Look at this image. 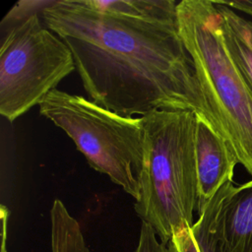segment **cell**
<instances>
[{"instance_id":"6da1fadb","label":"cell","mask_w":252,"mask_h":252,"mask_svg":"<svg viewBox=\"0 0 252 252\" xmlns=\"http://www.w3.org/2000/svg\"><path fill=\"white\" fill-rule=\"evenodd\" d=\"M41 19L70 48L89 99L129 117L189 110L220 135L177 18L129 17L97 10L87 0H56Z\"/></svg>"},{"instance_id":"7a4b0ae2","label":"cell","mask_w":252,"mask_h":252,"mask_svg":"<svg viewBox=\"0 0 252 252\" xmlns=\"http://www.w3.org/2000/svg\"><path fill=\"white\" fill-rule=\"evenodd\" d=\"M197 120L189 110H155L142 116L144 154L134 209L165 245L194 224L198 208Z\"/></svg>"},{"instance_id":"3957f363","label":"cell","mask_w":252,"mask_h":252,"mask_svg":"<svg viewBox=\"0 0 252 252\" xmlns=\"http://www.w3.org/2000/svg\"><path fill=\"white\" fill-rule=\"evenodd\" d=\"M178 30L220 135L252 175V92L225 45L211 0L177 4Z\"/></svg>"},{"instance_id":"277c9868","label":"cell","mask_w":252,"mask_h":252,"mask_svg":"<svg viewBox=\"0 0 252 252\" xmlns=\"http://www.w3.org/2000/svg\"><path fill=\"white\" fill-rule=\"evenodd\" d=\"M39 112L71 138L93 169L138 199L137 177L144 154L142 117L120 115L59 89L42 99Z\"/></svg>"},{"instance_id":"5b68a950","label":"cell","mask_w":252,"mask_h":252,"mask_svg":"<svg viewBox=\"0 0 252 252\" xmlns=\"http://www.w3.org/2000/svg\"><path fill=\"white\" fill-rule=\"evenodd\" d=\"M76 70L67 44L40 15L2 34L0 47V113L9 122L38 104Z\"/></svg>"},{"instance_id":"8992f818","label":"cell","mask_w":252,"mask_h":252,"mask_svg":"<svg viewBox=\"0 0 252 252\" xmlns=\"http://www.w3.org/2000/svg\"><path fill=\"white\" fill-rule=\"evenodd\" d=\"M191 230L200 252H252V180L222 185Z\"/></svg>"},{"instance_id":"52a82bcc","label":"cell","mask_w":252,"mask_h":252,"mask_svg":"<svg viewBox=\"0 0 252 252\" xmlns=\"http://www.w3.org/2000/svg\"><path fill=\"white\" fill-rule=\"evenodd\" d=\"M199 213L228 181L238 163L228 143L206 121L198 119L195 136Z\"/></svg>"},{"instance_id":"ba28073f","label":"cell","mask_w":252,"mask_h":252,"mask_svg":"<svg viewBox=\"0 0 252 252\" xmlns=\"http://www.w3.org/2000/svg\"><path fill=\"white\" fill-rule=\"evenodd\" d=\"M51 252H91L78 220L60 200H54L50 210Z\"/></svg>"},{"instance_id":"9c48e42d","label":"cell","mask_w":252,"mask_h":252,"mask_svg":"<svg viewBox=\"0 0 252 252\" xmlns=\"http://www.w3.org/2000/svg\"><path fill=\"white\" fill-rule=\"evenodd\" d=\"M94 8L147 19H176L177 4L174 0H87Z\"/></svg>"},{"instance_id":"30bf717a","label":"cell","mask_w":252,"mask_h":252,"mask_svg":"<svg viewBox=\"0 0 252 252\" xmlns=\"http://www.w3.org/2000/svg\"><path fill=\"white\" fill-rule=\"evenodd\" d=\"M220 23L227 50L252 92V48L238 32L224 21L221 15Z\"/></svg>"},{"instance_id":"8fae6325","label":"cell","mask_w":252,"mask_h":252,"mask_svg":"<svg viewBox=\"0 0 252 252\" xmlns=\"http://www.w3.org/2000/svg\"><path fill=\"white\" fill-rule=\"evenodd\" d=\"M55 2L56 0H21L17 2L0 23L2 34L33 15L42 16L43 11Z\"/></svg>"},{"instance_id":"7c38bea8","label":"cell","mask_w":252,"mask_h":252,"mask_svg":"<svg viewBox=\"0 0 252 252\" xmlns=\"http://www.w3.org/2000/svg\"><path fill=\"white\" fill-rule=\"evenodd\" d=\"M214 4L217 6L219 13L221 15L224 21L227 24H229L252 48V22L247 21L244 18L238 16L235 12L232 11V9L224 5L217 4L215 2Z\"/></svg>"},{"instance_id":"4fadbf2b","label":"cell","mask_w":252,"mask_h":252,"mask_svg":"<svg viewBox=\"0 0 252 252\" xmlns=\"http://www.w3.org/2000/svg\"><path fill=\"white\" fill-rule=\"evenodd\" d=\"M135 252H166V245L158 242L154 228L142 221L139 242Z\"/></svg>"},{"instance_id":"5bb4252c","label":"cell","mask_w":252,"mask_h":252,"mask_svg":"<svg viewBox=\"0 0 252 252\" xmlns=\"http://www.w3.org/2000/svg\"><path fill=\"white\" fill-rule=\"evenodd\" d=\"M179 252H200L191 227H186L172 237Z\"/></svg>"},{"instance_id":"9a60e30c","label":"cell","mask_w":252,"mask_h":252,"mask_svg":"<svg viewBox=\"0 0 252 252\" xmlns=\"http://www.w3.org/2000/svg\"><path fill=\"white\" fill-rule=\"evenodd\" d=\"M215 3L224 5L230 9L239 10L245 14H248L252 17V0H235V1H217L214 0Z\"/></svg>"},{"instance_id":"2e32d148","label":"cell","mask_w":252,"mask_h":252,"mask_svg":"<svg viewBox=\"0 0 252 252\" xmlns=\"http://www.w3.org/2000/svg\"><path fill=\"white\" fill-rule=\"evenodd\" d=\"M9 218V211L4 206L1 205V219H2V252H6L5 243H6V229H7V221Z\"/></svg>"},{"instance_id":"e0dca14e","label":"cell","mask_w":252,"mask_h":252,"mask_svg":"<svg viewBox=\"0 0 252 252\" xmlns=\"http://www.w3.org/2000/svg\"><path fill=\"white\" fill-rule=\"evenodd\" d=\"M166 252H179V250L172 238L166 244Z\"/></svg>"}]
</instances>
